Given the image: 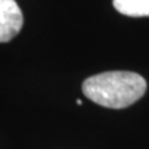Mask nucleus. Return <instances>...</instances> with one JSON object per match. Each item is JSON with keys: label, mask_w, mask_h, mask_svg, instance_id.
Returning a JSON list of instances; mask_svg holds the SVG:
<instances>
[{"label": "nucleus", "mask_w": 149, "mask_h": 149, "mask_svg": "<svg viewBox=\"0 0 149 149\" xmlns=\"http://www.w3.org/2000/svg\"><path fill=\"white\" fill-rule=\"evenodd\" d=\"M81 88L83 94L98 105L123 109L144 97L146 81L135 72L111 70L86 79Z\"/></svg>", "instance_id": "f257e3e1"}, {"label": "nucleus", "mask_w": 149, "mask_h": 149, "mask_svg": "<svg viewBox=\"0 0 149 149\" xmlns=\"http://www.w3.org/2000/svg\"><path fill=\"white\" fill-rule=\"evenodd\" d=\"M24 25V15L15 0H0V43L13 40Z\"/></svg>", "instance_id": "f03ea898"}, {"label": "nucleus", "mask_w": 149, "mask_h": 149, "mask_svg": "<svg viewBox=\"0 0 149 149\" xmlns=\"http://www.w3.org/2000/svg\"><path fill=\"white\" fill-rule=\"evenodd\" d=\"M113 7L127 17H149V0H113Z\"/></svg>", "instance_id": "7ed1b4c3"}]
</instances>
